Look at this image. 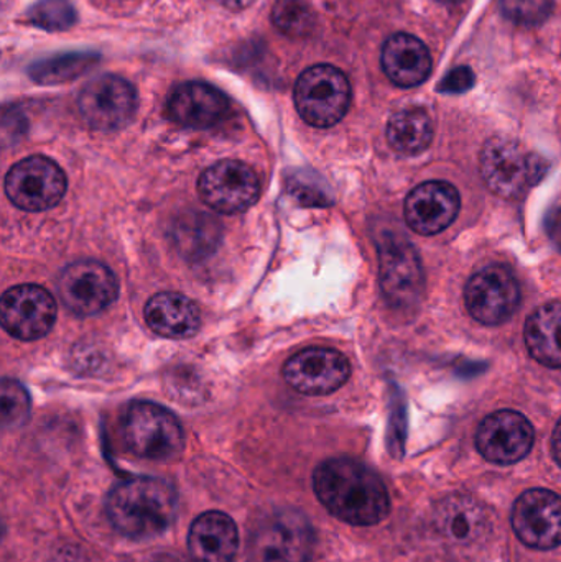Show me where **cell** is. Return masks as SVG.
Masks as SVG:
<instances>
[{
  "mask_svg": "<svg viewBox=\"0 0 561 562\" xmlns=\"http://www.w3.org/2000/svg\"><path fill=\"white\" fill-rule=\"evenodd\" d=\"M239 550V531L223 512H206L193 521L188 551L193 562H234Z\"/></svg>",
  "mask_w": 561,
  "mask_h": 562,
  "instance_id": "19",
  "label": "cell"
},
{
  "mask_svg": "<svg viewBox=\"0 0 561 562\" xmlns=\"http://www.w3.org/2000/svg\"><path fill=\"white\" fill-rule=\"evenodd\" d=\"M26 19L40 29L61 32L75 25L76 10L68 0H42L29 10Z\"/></svg>",
  "mask_w": 561,
  "mask_h": 562,
  "instance_id": "28",
  "label": "cell"
},
{
  "mask_svg": "<svg viewBox=\"0 0 561 562\" xmlns=\"http://www.w3.org/2000/svg\"><path fill=\"white\" fill-rule=\"evenodd\" d=\"M105 512L119 533L132 540H147L164 533L173 524L178 512L177 492L161 479H127L109 492Z\"/></svg>",
  "mask_w": 561,
  "mask_h": 562,
  "instance_id": "2",
  "label": "cell"
},
{
  "mask_svg": "<svg viewBox=\"0 0 561 562\" xmlns=\"http://www.w3.org/2000/svg\"><path fill=\"white\" fill-rule=\"evenodd\" d=\"M229 112L226 95L206 82H184L173 89L167 102L171 121L188 128H210L224 121Z\"/></svg>",
  "mask_w": 561,
  "mask_h": 562,
  "instance_id": "18",
  "label": "cell"
},
{
  "mask_svg": "<svg viewBox=\"0 0 561 562\" xmlns=\"http://www.w3.org/2000/svg\"><path fill=\"white\" fill-rule=\"evenodd\" d=\"M529 419L513 409L493 413L481 423L476 435L478 451L486 461L500 465L523 461L534 446Z\"/></svg>",
  "mask_w": 561,
  "mask_h": 562,
  "instance_id": "16",
  "label": "cell"
},
{
  "mask_svg": "<svg viewBox=\"0 0 561 562\" xmlns=\"http://www.w3.org/2000/svg\"><path fill=\"white\" fill-rule=\"evenodd\" d=\"M444 2L457 3V2H461V0H444Z\"/></svg>",
  "mask_w": 561,
  "mask_h": 562,
  "instance_id": "36",
  "label": "cell"
},
{
  "mask_svg": "<svg viewBox=\"0 0 561 562\" xmlns=\"http://www.w3.org/2000/svg\"><path fill=\"white\" fill-rule=\"evenodd\" d=\"M547 173V161L513 138L494 137L481 151V175L493 193L519 198Z\"/></svg>",
  "mask_w": 561,
  "mask_h": 562,
  "instance_id": "5",
  "label": "cell"
},
{
  "mask_svg": "<svg viewBox=\"0 0 561 562\" xmlns=\"http://www.w3.org/2000/svg\"><path fill=\"white\" fill-rule=\"evenodd\" d=\"M530 356L550 369L561 367V303L539 307L526 324Z\"/></svg>",
  "mask_w": 561,
  "mask_h": 562,
  "instance_id": "23",
  "label": "cell"
},
{
  "mask_svg": "<svg viewBox=\"0 0 561 562\" xmlns=\"http://www.w3.org/2000/svg\"><path fill=\"white\" fill-rule=\"evenodd\" d=\"M553 0H500L507 19L519 25H540L549 19Z\"/></svg>",
  "mask_w": 561,
  "mask_h": 562,
  "instance_id": "30",
  "label": "cell"
},
{
  "mask_svg": "<svg viewBox=\"0 0 561 562\" xmlns=\"http://www.w3.org/2000/svg\"><path fill=\"white\" fill-rule=\"evenodd\" d=\"M486 507L471 495H451L438 504L435 527L445 540L455 544H470L490 531Z\"/></svg>",
  "mask_w": 561,
  "mask_h": 562,
  "instance_id": "20",
  "label": "cell"
},
{
  "mask_svg": "<svg viewBox=\"0 0 561 562\" xmlns=\"http://www.w3.org/2000/svg\"><path fill=\"white\" fill-rule=\"evenodd\" d=\"M78 105L89 127L101 132L119 131L137 111V92L124 78L99 76L82 88Z\"/></svg>",
  "mask_w": 561,
  "mask_h": 562,
  "instance_id": "9",
  "label": "cell"
},
{
  "mask_svg": "<svg viewBox=\"0 0 561 562\" xmlns=\"http://www.w3.org/2000/svg\"><path fill=\"white\" fill-rule=\"evenodd\" d=\"M221 5L226 7V9L234 10V12H239V10L247 9L254 0H216Z\"/></svg>",
  "mask_w": 561,
  "mask_h": 562,
  "instance_id": "35",
  "label": "cell"
},
{
  "mask_svg": "<svg viewBox=\"0 0 561 562\" xmlns=\"http://www.w3.org/2000/svg\"><path fill=\"white\" fill-rule=\"evenodd\" d=\"M553 458H556L557 464L561 468V419L557 425L556 432H553L552 439Z\"/></svg>",
  "mask_w": 561,
  "mask_h": 562,
  "instance_id": "34",
  "label": "cell"
},
{
  "mask_svg": "<svg viewBox=\"0 0 561 562\" xmlns=\"http://www.w3.org/2000/svg\"><path fill=\"white\" fill-rule=\"evenodd\" d=\"M464 300L474 319L483 324H501L519 306V283L506 267H487L468 281Z\"/></svg>",
  "mask_w": 561,
  "mask_h": 562,
  "instance_id": "15",
  "label": "cell"
},
{
  "mask_svg": "<svg viewBox=\"0 0 561 562\" xmlns=\"http://www.w3.org/2000/svg\"><path fill=\"white\" fill-rule=\"evenodd\" d=\"M58 293L76 316H94L117 300L119 284L108 267L94 260H79L63 270Z\"/></svg>",
  "mask_w": 561,
  "mask_h": 562,
  "instance_id": "10",
  "label": "cell"
},
{
  "mask_svg": "<svg viewBox=\"0 0 561 562\" xmlns=\"http://www.w3.org/2000/svg\"><path fill=\"white\" fill-rule=\"evenodd\" d=\"M547 231H549L550 239L561 250V207L553 211L547 221Z\"/></svg>",
  "mask_w": 561,
  "mask_h": 562,
  "instance_id": "32",
  "label": "cell"
},
{
  "mask_svg": "<svg viewBox=\"0 0 561 562\" xmlns=\"http://www.w3.org/2000/svg\"><path fill=\"white\" fill-rule=\"evenodd\" d=\"M381 288L394 307H412L420 301L425 276L420 259L404 237L388 236L379 243Z\"/></svg>",
  "mask_w": 561,
  "mask_h": 562,
  "instance_id": "11",
  "label": "cell"
},
{
  "mask_svg": "<svg viewBox=\"0 0 561 562\" xmlns=\"http://www.w3.org/2000/svg\"><path fill=\"white\" fill-rule=\"evenodd\" d=\"M434 138V122L424 109H404L395 112L388 124V140L402 155H417L427 150Z\"/></svg>",
  "mask_w": 561,
  "mask_h": 562,
  "instance_id": "24",
  "label": "cell"
},
{
  "mask_svg": "<svg viewBox=\"0 0 561 562\" xmlns=\"http://www.w3.org/2000/svg\"><path fill=\"white\" fill-rule=\"evenodd\" d=\"M315 544L312 524L292 508L263 515L249 535L247 562H308Z\"/></svg>",
  "mask_w": 561,
  "mask_h": 562,
  "instance_id": "4",
  "label": "cell"
},
{
  "mask_svg": "<svg viewBox=\"0 0 561 562\" xmlns=\"http://www.w3.org/2000/svg\"><path fill=\"white\" fill-rule=\"evenodd\" d=\"M198 193L216 213H243L259 200L260 180L246 164L224 160L203 171L198 180Z\"/></svg>",
  "mask_w": 561,
  "mask_h": 562,
  "instance_id": "8",
  "label": "cell"
},
{
  "mask_svg": "<svg viewBox=\"0 0 561 562\" xmlns=\"http://www.w3.org/2000/svg\"><path fill=\"white\" fill-rule=\"evenodd\" d=\"M474 75L467 66L453 69L440 85V92H464L473 88Z\"/></svg>",
  "mask_w": 561,
  "mask_h": 562,
  "instance_id": "31",
  "label": "cell"
},
{
  "mask_svg": "<svg viewBox=\"0 0 561 562\" xmlns=\"http://www.w3.org/2000/svg\"><path fill=\"white\" fill-rule=\"evenodd\" d=\"M173 239L184 256L203 257L220 244V226L206 214H191L175 226Z\"/></svg>",
  "mask_w": 561,
  "mask_h": 562,
  "instance_id": "25",
  "label": "cell"
},
{
  "mask_svg": "<svg viewBox=\"0 0 561 562\" xmlns=\"http://www.w3.org/2000/svg\"><path fill=\"white\" fill-rule=\"evenodd\" d=\"M144 316L155 334L170 339L191 337L201 326L200 310L194 301L170 291L152 296L145 304Z\"/></svg>",
  "mask_w": 561,
  "mask_h": 562,
  "instance_id": "22",
  "label": "cell"
},
{
  "mask_svg": "<svg viewBox=\"0 0 561 562\" xmlns=\"http://www.w3.org/2000/svg\"><path fill=\"white\" fill-rule=\"evenodd\" d=\"M98 56L92 53H69L59 55L45 61L35 63L30 69V76L42 85H59V82L72 81V79L88 71Z\"/></svg>",
  "mask_w": 561,
  "mask_h": 562,
  "instance_id": "26",
  "label": "cell"
},
{
  "mask_svg": "<svg viewBox=\"0 0 561 562\" xmlns=\"http://www.w3.org/2000/svg\"><path fill=\"white\" fill-rule=\"evenodd\" d=\"M272 22L289 38H306L315 30L316 16L305 0H277Z\"/></svg>",
  "mask_w": 561,
  "mask_h": 562,
  "instance_id": "27",
  "label": "cell"
},
{
  "mask_svg": "<svg viewBox=\"0 0 561 562\" xmlns=\"http://www.w3.org/2000/svg\"><path fill=\"white\" fill-rule=\"evenodd\" d=\"M351 104V85L341 69L316 65L302 72L295 86V105L300 117L313 127L338 124Z\"/></svg>",
  "mask_w": 561,
  "mask_h": 562,
  "instance_id": "6",
  "label": "cell"
},
{
  "mask_svg": "<svg viewBox=\"0 0 561 562\" xmlns=\"http://www.w3.org/2000/svg\"><path fill=\"white\" fill-rule=\"evenodd\" d=\"M351 366L341 352L328 347L300 350L283 367V379L295 392L325 396L348 382Z\"/></svg>",
  "mask_w": 561,
  "mask_h": 562,
  "instance_id": "13",
  "label": "cell"
},
{
  "mask_svg": "<svg viewBox=\"0 0 561 562\" xmlns=\"http://www.w3.org/2000/svg\"><path fill=\"white\" fill-rule=\"evenodd\" d=\"M460 193L447 181H427L415 188L405 201V221L422 236L447 229L460 213Z\"/></svg>",
  "mask_w": 561,
  "mask_h": 562,
  "instance_id": "17",
  "label": "cell"
},
{
  "mask_svg": "<svg viewBox=\"0 0 561 562\" xmlns=\"http://www.w3.org/2000/svg\"><path fill=\"white\" fill-rule=\"evenodd\" d=\"M513 528L526 547L553 550L561 544V497L547 488H532L517 498Z\"/></svg>",
  "mask_w": 561,
  "mask_h": 562,
  "instance_id": "14",
  "label": "cell"
},
{
  "mask_svg": "<svg viewBox=\"0 0 561 562\" xmlns=\"http://www.w3.org/2000/svg\"><path fill=\"white\" fill-rule=\"evenodd\" d=\"M3 329L19 340L40 339L55 326L56 303L38 284H19L3 293L0 303Z\"/></svg>",
  "mask_w": 561,
  "mask_h": 562,
  "instance_id": "12",
  "label": "cell"
},
{
  "mask_svg": "<svg viewBox=\"0 0 561 562\" xmlns=\"http://www.w3.org/2000/svg\"><path fill=\"white\" fill-rule=\"evenodd\" d=\"M121 432L128 451L148 461H171L184 448L181 423L157 403H132L122 416Z\"/></svg>",
  "mask_w": 561,
  "mask_h": 562,
  "instance_id": "3",
  "label": "cell"
},
{
  "mask_svg": "<svg viewBox=\"0 0 561 562\" xmlns=\"http://www.w3.org/2000/svg\"><path fill=\"white\" fill-rule=\"evenodd\" d=\"M30 398L26 390L15 380L2 382V425L3 428H16L29 418Z\"/></svg>",
  "mask_w": 561,
  "mask_h": 562,
  "instance_id": "29",
  "label": "cell"
},
{
  "mask_svg": "<svg viewBox=\"0 0 561 562\" xmlns=\"http://www.w3.org/2000/svg\"><path fill=\"white\" fill-rule=\"evenodd\" d=\"M382 68L394 85L415 88L431 72V55L417 36L397 33L382 48Z\"/></svg>",
  "mask_w": 561,
  "mask_h": 562,
  "instance_id": "21",
  "label": "cell"
},
{
  "mask_svg": "<svg viewBox=\"0 0 561 562\" xmlns=\"http://www.w3.org/2000/svg\"><path fill=\"white\" fill-rule=\"evenodd\" d=\"M66 175L46 157L33 155L10 168L5 177V194L13 206L29 213L52 210L65 196Z\"/></svg>",
  "mask_w": 561,
  "mask_h": 562,
  "instance_id": "7",
  "label": "cell"
},
{
  "mask_svg": "<svg viewBox=\"0 0 561 562\" xmlns=\"http://www.w3.org/2000/svg\"><path fill=\"white\" fill-rule=\"evenodd\" d=\"M313 488L323 507L345 524L371 527L391 510L382 479L355 459H329L316 468Z\"/></svg>",
  "mask_w": 561,
  "mask_h": 562,
  "instance_id": "1",
  "label": "cell"
},
{
  "mask_svg": "<svg viewBox=\"0 0 561 562\" xmlns=\"http://www.w3.org/2000/svg\"><path fill=\"white\" fill-rule=\"evenodd\" d=\"M145 562H187V560H184L183 557H180V554L168 553V551H165V553L152 554V557Z\"/></svg>",
  "mask_w": 561,
  "mask_h": 562,
  "instance_id": "33",
  "label": "cell"
}]
</instances>
